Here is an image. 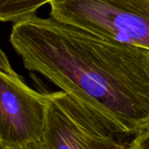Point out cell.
Segmentation results:
<instances>
[{
    "mask_svg": "<svg viewBox=\"0 0 149 149\" xmlns=\"http://www.w3.org/2000/svg\"><path fill=\"white\" fill-rule=\"evenodd\" d=\"M53 94L78 121L86 149H134L130 144L120 141L118 138L120 135L112 132L65 93L60 90L53 92Z\"/></svg>",
    "mask_w": 149,
    "mask_h": 149,
    "instance_id": "5",
    "label": "cell"
},
{
    "mask_svg": "<svg viewBox=\"0 0 149 149\" xmlns=\"http://www.w3.org/2000/svg\"><path fill=\"white\" fill-rule=\"evenodd\" d=\"M42 141L45 149H86L78 121L53 93H48Z\"/></svg>",
    "mask_w": 149,
    "mask_h": 149,
    "instance_id": "4",
    "label": "cell"
},
{
    "mask_svg": "<svg viewBox=\"0 0 149 149\" xmlns=\"http://www.w3.org/2000/svg\"><path fill=\"white\" fill-rule=\"evenodd\" d=\"M10 42L39 73L120 136L149 129V50L53 17L13 24Z\"/></svg>",
    "mask_w": 149,
    "mask_h": 149,
    "instance_id": "1",
    "label": "cell"
},
{
    "mask_svg": "<svg viewBox=\"0 0 149 149\" xmlns=\"http://www.w3.org/2000/svg\"><path fill=\"white\" fill-rule=\"evenodd\" d=\"M6 149H45L44 143L42 141H34V142H31L29 144H26L24 146L22 147H18V148H6Z\"/></svg>",
    "mask_w": 149,
    "mask_h": 149,
    "instance_id": "8",
    "label": "cell"
},
{
    "mask_svg": "<svg viewBox=\"0 0 149 149\" xmlns=\"http://www.w3.org/2000/svg\"><path fill=\"white\" fill-rule=\"evenodd\" d=\"M48 93L28 86L12 68L5 52L0 56V149L42 141Z\"/></svg>",
    "mask_w": 149,
    "mask_h": 149,
    "instance_id": "3",
    "label": "cell"
},
{
    "mask_svg": "<svg viewBox=\"0 0 149 149\" xmlns=\"http://www.w3.org/2000/svg\"><path fill=\"white\" fill-rule=\"evenodd\" d=\"M52 0H0V20L17 23L36 15L37 10Z\"/></svg>",
    "mask_w": 149,
    "mask_h": 149,
    "instance_id": "6",
    "label": "cell"
},
{
    "mask_svg": "<svg viewBox=\"0 0 149 149\" xmlns=\"http://www.w3.org/2000/svg\"><path fill=\"white\" fill-rule=\"evenodd\" d=\"M51 17L149 50V0H52Z\"/></svg>",
    "mask_w": 149,
    "mask_h": 149,
    "instance_id": "2",
    "label": "cell"
},
{
    "mask_svg": "<svg viewBox=\"0 0 149 149\" xmlns=\"http://www.w3.org/2000/svg\"><path fill=\"white\" fill-rule=\"evenodd\" d=\"M130 145L134 149H149V129L134 136Z\"/></svg>",
    "mask_w": 149,
    "mask_h": 149,
    "instance_id": "7",
    "label": "cell"
}]
</instances>
